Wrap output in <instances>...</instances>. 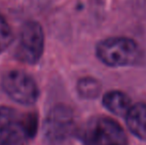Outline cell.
Segmentation results:
<instances>
[{
	"label": "cell",
	"instance_id": "5",
	"mask_svg": "<svg viewBox=\"0 0 146 145\" xmlns=\"http://www.w3.org/2000/svg\"><path fill=\"white\" fill-rule=\"evenodd\" d=\"M2 87L13 101L21 105H33L39 97L37 83L32 77L22 71L6 73L2 79Z\"/></svg>",
	"mask_w": 146,
	"mask_h": 145
},
{
	"label": "cell",
	"instance_id": "3",
	"mask_svg": "<svg viewBox=\"0 0 146 145\" xmlns=\"http://www.w3.org/2000/svg\"><path fill=\"white\" fill-rule=\"evenodd\" d=\"M96 56L110 67L133 65L140 58V51L132 39L126 37H111L96 45Z\"/></svg>",
	"mask_w": 146,
	"mask_h": 145
},
{
	"label": "cell",
	"instance_id": "2",
	"mask_svg": "<svg viewBox=\"0 0 146 145\" xmlns=\"http://www.w3.org/2000/svg\"><path fill=\"white\" fill-rule=\"evenodd\" d=\"M84 145H127L123 128L108 116L90 118L80 132Z\"/></svg>",
	"mask_w": 146,
	"mask_h": 145
},
{
	"label": "cell",
	"instance_id": "9",
	"mask_svg": "<svg viewBox=\"0 0 146 145\" xmlns=\"http://www.w3.org/2000/svg\"><path fill=\"white\" fill-rule=\"evenodd\" d=\"M78 93L84 99H94L100 93V83L92 77H84L78 83Z\"/></svg>",
	"mask_w": 146,
	"mask_h": 145
},
{
	"label": "cell",
	"instance_id": "6",
	"mask_svg": "<svg viewBox=\"0 0 146 145\" xmlns=\"http://www.w3.org/2000/svg\"><path fill=\"white\" fill-rule=\"evenodd\" d=\"M44 51V32L39 23L28 21L22 26L16 58L27 64H36Z\"/></svg>",
	"mask_w": 146,
	"mask_h": 145
},
{
	"label": "cell",
	"instance_id": "4",
	"mask_svg": "<svg viewBox=\"0 0 146 145\" xmlns=\"http://www.w3.org/2000/svg\"><path fill=\"white\" fill-rule=\"evenodd\" d=\"M75 128L72 110L59 105L49 111L43 124V141L45 145H63L71 137Z\"/></svg>",
	"mask_w": 146,
	"mask_h": 145
},
{
	"label": "cell",
	"instance_id": "10",
	"mask_svg": "<svg viewBox=\"0 0 146 145\" xmlns=\"http://www.w3.org/2000/svg\"><path fill=\"white\" fill-rule=\"evenodd\" d=\"M12 42V31L10 26L0 14V54L8 48Z\"/></svg>",
	"mask_w": 146,
	"mask_h": 145
},
{
	"label": "cell",
	"instance_id": "1",
	"mask_svg": "<svg viewBox=\"0 0 146 145\" xmlns=\"http://www.w3.org/2000/svg\"><path fill=\"white\" fill-rule=\"evenodd\" d=\"M36 130L35 115H24L11 107H0V145H24Z\"/></svg>",
	"mask_w": 146,
	"mask_h": 145
},
{
	"label": "cell",
	"instance_id": "7",
	"mask_svg": "<svg viewBox=\"0 0 146 145\" xmlns=\"http://www.w3.org/2000/svg\"><path fill=\"white\" fill-rule=\"evenodd\" d=\"M126 124L130 132L140 139H146V103H136L127 112Z\"/></svg>",
	"mask_w": 146,
	"mask_h": 145
},
{
	"label": "cell",
	"instance_id": "8",
	"mask_svg": "<svg viewBox=\"0 0 146 145\" xmlns=\"http://www.w3.org/2000/svg\"><path fill=\"white\" fill-rule=\"evenodd\" d=\"M102 103L106 109L118 116H126L131 105L128 95L120 91H110L102 97Z\"/></svg>",
	"mask_w": 146,
	"mask_h": 145
}]
</instances>
